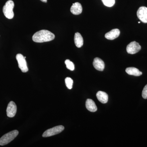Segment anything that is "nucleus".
Returning <instances> with one entry per match:
<instances>
[{
    "label": "nucleus",
    "instance_id": "nucleus-8",
    "mask_svg": "<svg viewBox=\"0 0 147 147\" xmlns=\"http://www.w3.org/2000/svg\"><path fill=\"white\" fill-rule=\"evenodd\" d=\"M7 115L9 117H13L16 115L17 107L15 102L11 101L9 103L7 108Z\"/></svg>",
    "mask_w": 147,
    "mask_h": 147
},
{
    "label": "nucleus",
    "instance_id": "nucleus-2",
    "mask_svg": "<svg viewBox=\"0 0 147 147\" xmlns=\"http://www.w3.org/2000/svg\"><path fill=\"white\" fill-rule=\"evenodd\" d=\"M14 4L13 1L9 0L5 3L3 7V11L5 16L8 19H12L14 16L13 8Z\"/></svg>",
    "mask_w": 147,
    "mask_h": 147
},
{
    "label": "nucleus",
    "instance_id": "nucleus-9",
    "mask_svg": "<svg viewBox=\"0 0 147 147\" xmlns=\"http://www.w3.org/2000/svg\"><path fill=\"white\" fill-rule=\"evenodd\" d=\"M93 65L94 68L98 71H103L105 68V63L104 62L99 58H95Z\"/></svg>",
    "mask_w": 147,
    "mask_h": 147
},
{
    "label": "nucleus",
    "instance_id": "nucleus-3",
    "mask_svg": "<svg viewBox=\"0 0 147 147\" xmlns=\"http://www.w3.org/2000/svg\"><path fill=\"white\" fill-rule=\"evenodd\" d=\"M18 134V131L17 130H14L7 133L0 139V145L4 146L7 144L13 141Z\"/></svg>",
    "mask_w": 147,
    "mask_h": 147
},
{
    "label": "nucleus",
    "instance_id": "nucleus-13",
    "mask_svg": "<svg viewBox=\"0 0 147 147\" xmlns=\"http://www.w3.org/2000/svg\"><path fill=\"white\" fill-rule=\"evenodd\" d=\"M86 108L90 112H95L97 111V108L94 101L91 99H87L86 101Z\"/></svg>",
    "mask_w": 147,
    "mask_h": 147
},
{
    "label": "nucleus",
    "instance_id": "nucleus-12",
    "mask_svg": "<svg viewBox=\"0 0 147 147\" xmlns=\"http://www.w3.org/2000/svg\"><path fill=\"white\" fill-rule=\"evenodd\" d=\"M96 97L98 100L102 103H106L108 102V95L105 92L98 91L96 93Z\"/></svg>",
    "mask_w": 147,
    "mask_h": 147
},
{
    "label": "nucleus",
    "instance_id": "nucleus-6",
    "mask_svg": "<svg viewBox=\"0 0 147 147\" xmlns=\"http://www.w3.org/2000/svg\"><path fill=\"white\" fill-rule=\"evenodd\" d=\"M141 49V46L139 43L136 42V41H133L130 42L127 45L126 48L127 53L131 55L138 53Z\"/></svg>",
    "mask_w": 147,
    "mask_h": 147
},
{
    "label": "nucleus",
    "instance_id": "nucleus-16",
    "mask_svg": "<svg viewBox=\"0 0 147 147\" xmlns=\"http://www.w3.org/2000/svg\"><path fill=\"white\" fill-rule=\"evenodd\" d=\"M66 86L69 89H71L73 86V80L70 77H67L65 79Z\"/></svg>",
    "mask_w": 147,
    "mask_h": 147
},
{
    "label": "nucleus",
    "instance_id": "nucleus-17",
    "mask_svg": "<svg viewBox=\"0 0 147 147\" xmlns=\"http://www.w3.org/2000/svg\"><path fill=\"white\" fill-rule=\"evenodd\" d=\"M65 64L66 65L67 68L71 71H73L74 69V64L73 62L67 59L65 60Z\"/></svg>",
    "mask_w": 147,
    "mask_h": 147
},
{
    "label": "nucleus",
    "instance_id": "nucleus-19",
    "mask_svg": "<svg viewBox=\"0 0 147 147\" xmlns=\"http://www.w3.org/2000/svg\"><path fill=\"white\" fill-rule=\"evenodd\" d=\"M142 97L144 99H147V84L144 88L142 93Z\"/></svg>",
    "mask_w": 147,
    "mask_h": 147
},
{
    "label": "nucleus",
    "instance_id": "nucleus-1",
    "mask_svg": "<svg viewBox=\"0 0 147 147\" xmlns=\"http://www.w3.org/2000/svg\"><path fill=\"white\" fill-rule=\"evenodd\" d=\"M55 38V35L47 30H41L36 32L32 36L33 40L36 42H48Z\"/></svg>",
    "mask_w": 147,
    "mask_h": 147
},
{
    "label": "nucleus",
    "instance_id": "nucleus-10",
    "mask_svg": "<svg viewBox=\"0 0 147 147\" xmlns=\"http://www.w3.org/2000/svg\"><path fill=\"white\" fill-rule=\"evenodd\" d=\"M120 34V32L119 29H113L105 34V37L108 40H113L118 37Z\"/></svg>",
    "mask_w": 147,
    "mask_h": 147
},
{
    "label": "nucleus",
    "instance_id": "nucleus-20",
    "mask_svg": "<svg viewBox=\"0 0 147 147\" xmlns=\"http://www.w3.org/2000/svg\"><path fill=\"white\" fill-rule=\"evenodd\" d=\"M40 1L44 3H46L47 2V0H40Z\"/></svg>",
    "mask_w": 147,
    "mask_h": 147
},
{
    "label": "nucleus",
    "instance_id": "nucleus-15",
    "mask_svg": "<svg viewBox=\"0 0 147 147\" xmlns=\"http://www.w3.org/2000/svg\"><path fill=\"white\" fill-rule=\"evenodd\" d=\"M126 73L130 75L134 76H140L142 74V72L139 71L138 69L134 67H129L126 68Z\"/></svg>",
    "mask_w": 147,
    "mask_h": 147
},
{
    "label": "nucleus",
    "instance_id": "nucleus-7",
    "mask_svg": "<svg viewBox=\"0 0 147 147\" xmlns=\"http://www.w3.org/2000/svg\"><path fill=\"white\" fill-rule=\"evenodd\" d=\"M137 16L139 20L144 23H147V7H141L137 11Z\"/></svg>",
    "mask_w": 147,
    "mask_h": 147
},
{
    "label": "nucleus",
    "instance_id": "nucleus-11",
    "mask_svg": "<svg viewBox=\"0 0 147 147\" xmlns=\"http://www.w3.org/2000/svg\"><path fill=\"white\" fill-rule=\"evenodd\" d=\"M82 7L79 3L76 2L74 3L70 8V11L74 15H79L82 13Z\"/></svg>",
    "mask_w": 147,
    "mask_h": 147
},
{
    "label": "nucleus",
    "instance_id": "nucleus-5",
    "mask_svg": "<svg viewBox=\"0 0 147 147\" xmlns=\"http://www.w3.org/2000/svg\"><path fill=\"white\" fill-rule=\"evenodd\" d=\"M16 59L18 61V67L22 72L25 73L28 71V68L25 57L21 54H18L16 55Z\"/></svg>",
    "mask_w": 147,
    "mask_h": 147
},
{
    "label": "nucleus",
    "instance_id": "nucleus-14",
    "mask_svg": "<svg viewBox=\"0 0 147 147\" xmlns=\"http://www.w3.org/2000/svg\"><path fill=\"white\" fill-rule=\"evenodd\" d=\"M74 43L77 47H81L84 44V39L82 36L79 32L75 34L74 38Z\"/></svg>",
    "mask_w": 147,
    "mask_h": 147
},
{
    "label": "nucleus",
    "instance_id": "nucleus-4",
    "mask_svg": "<svg viewBox=\"0 0 147 147\" xmlns=\"http://www.w3.org/2000/svg\"><path fill=\"white\" fill-rule=\"evenodd\" d=\"M64 129V127L63 125H59L49 129L45 131L42 134L44 137H50L56 134H59Z\"/></svg>",
    "mask_w": 147,
    "mask_h": 147
},
{
    "label": "nucleus",
    "instance_id": "nucleus-18",
    "mask_svg": "<svg viewBox=\"0 0 147 147\" xmlns=\"http://www.w3.org/2000/svg\"><path fill=\"white\" fill-rule=\"evenodd\" d=\"M103 3V4L108 7H113L115 5V0H101Z\"/></svg>",
    "mask_w": 147,
    "mask_h": 147
}]
</instances>
